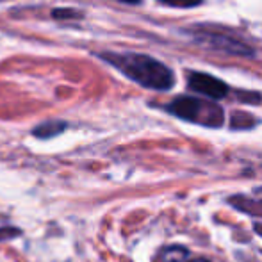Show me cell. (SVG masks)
Segmentation results:
<instances>
[{
    "label": "cell",
    "instance_id": "6da1fadb",
    "mask_svg": "<svg viewBox=\"0 0 262 262\" xmlns=\"http://www.w3.org/2000/svg\"><path fill=\"white\" fill-rule=\"evenodd\" d=\"M100 57L120 70L125 77L148 90L168 91L175 84L171 68L150 55L136 52H104L100 54Z\"/></svg>",
    "mask_w": 262,
    "mask_h": 262
},
{
    "label": "cell",
    "instance_id": "7a4b0ae2",
    "mask_svg": "<svg viewBox=\"0 0 262 262\" xmlns=\"http://www.w3.org/2000/svg\"><path fill=\"white\" fill-rule=\"evenodd\" d=\"M166 111L175 114L180 120L191 123L205 125V127H221L223 125V109L216 102H205L194 97H177L173 102L166 105Z\"/></svg>",
    "mask_w": 262,
    "mask_h": 262
},
{
    "label": "cell",
    "instance_id": "3957f363",
    "mask_svg": "<svg viewBox=\"0 0 262 262\" xmlns=\"http://www.w3.org/2000/svg\"><path fill=\"white\" fill-rule=\"evenodd\" d=\"M187 86H189V90L196 91L207 98H212V100H221L230 93V88L223 80L202 72L187 73Z\"/></svg>",
    "mask_w": 262,
    "mask_h": 262
},
{
    "label": "cell",
    "instance_id": "277c9868",
    "mask_svg": "<svg viewBox=\"0 0 262 262\" xmlns=\"http://www.w3.org/2000/svg\"><path fill=\"white\" fill-rule=\"evenodd\" d=\"M198 43L209 47V49L220 50L225 54H232V55H253V50L248 45L237 41V39L230 38V36L225 34H217V32H200V34L194 36Z\"/></svg>",
    "mask_w": 262,
    "mask_h": 262
},
{
    "label": "cell",
    "instance_id": "5b68a950",
    "mask_svg": "<svg viewBox=\"0 0 262 262\" xmlns=\"http://www.w3.org/2000/svg\"><path fill=\"white\" fill-rule=\"evenodd\" d=\"M68 125L64 121H45V123L38 125V127L32 128V136L39 139H50L54 136H59L66 130Z\"/></svg>",
    "mask_w": 262,
    "mask_h": 262
},
{
    "label": "cell",
    "instance_id": "8992f818",
    "mask_svg": "<svg viewBox=\"0 0 262 262\" xmlns=\"http://www.w3.org/2000/svg\"><path fill=\"white\" fill-rule=\"evenodd\" d=\"M232 205H235L239 210H245L248 214H255V216H262V202H252L246 198H232Z\"/></svg>",
    "mask_w": 262,
    "mask_h": 262
},
{
    "label": "cell",
    "instance_id": "52a82bcc",
    "mask_svg": "<svg viewBox=\"0 0 262 262\" xmlns=\"http://www.w3.org/2000/svg\"><path fill=\"white\" fill-rule=\"evenodd\" d=\"M187 259V250L182 246H171L162 252V262H184Z\"/></svg>",
    "mask_w": 262,
    "mask_h": 262
},
{
    "label": "cell",
    "instance_id": "ba28073f",
    "mask_svg": "<svg viewBox=\"0 0 262 262\" xmlns=\"http://www.w3.org/2000/svg\"><path fill=\"white\" fill-rule=\"evenodd\" d=\"M52 18H55V20H72V18H80V13L75 9H54Z\"/></svg>",
    "mask_w": 262,
    "mask_h": 262
},
{
    "label": "cell",
    "instance_id": "9c48e42d",
    "mask_svg": "<svg viewBox=\"0 0 262 262\" xmlns=\"http://www.w3.org/2000/svg\"><path fill=\"white\" fill-rule=\"evenodd\" d=\"M20 234H21L20 228H14V227H0V243L18 237Z\"/></svg>",
    "mask_w": 262,
    "mask_h": 262
},
{
    "label": "cell",
    "instance_id": "30bf717a",
    "mask_svg": "<svg viewBox=\"0 0 262 262\" xmlns=\"http://www.w3.org/2000/svg\"><path fill=\"white\" fill-rule=\"evenodd\" d=\"M166 4H173V6H182V7H187V6H198L202 0H162Z\"/></svg>",
    "mask_w": 262,
    "mask_h": 262
},
{
    "label": "cell",
    "instance_id": "8fae6325",
    "mask_svg": "<svg viewBox=\"0 0 262 262\" xmlns=\"http://www.w3.org/2000/svg\"><path fill=\"white\" fill-rule=\"evenodd\" d=\"M118 2H125V4H141L143 0H118Z\"/></svg>",
    "mask_w": 262,
    "mask_h": 262
},
{
    "label": "cell",
    "instance_id": "7c38bea8",
    "mask_svg": "<svg viewBox=\"0 0 262 262\" xmlns=\"http://www.w3.org/2000/svg\"><path fill=\"white\" fill-rule=\"evenodd\" d=\"M191 262H209V260H205V259H194V260H191Z\"/></svg>",
    "mask_w": 262,
    "mask_h": 262
}]
</instances>
